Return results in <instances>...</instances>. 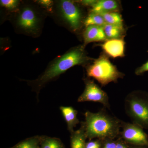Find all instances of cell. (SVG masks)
Wrapping results in <instances>:
<instances>
[{
	"instance_id": "7402d4cb",
	"label": "cell",
	"mask_w": 148,
	"mask_h": 148,
	"mask_svg": "<svg viewBox=\"0 0 148 148\" xmlns=\"http://www.w3.org/2000/svg\"><path fill=\"white\" fill-rule=\"evenodd\" d=\"M148 71V61L143 64L141 67L136 69L135 73L137 75H141L146 72Z\"/></svg>"
},
{
	"instance_id": "7a4b0ae2",
	"label": "cell",
	"mask_w": 148,
	"mask_h": 148,
	"mask_svg": "<svg viewBox=\"0 0 148 148\" xmlns=\"http://www.w3.org/2000/svg\"><path fill=\"white\" fill-rule=\"evenodd\" d=\"M125 112L132 123L148 129V93L134 91L125 100Z\"/></svg>"
},
{
	"instance_id": "ac0fdd59",
	"label": "cell",
	"mask_w": 148,
	"mask_h": 148,
	"mask_svg": "<svg viewBox=\"0 0 148 148\" xmlns=\"http://www.w3.org/2000/svg\"><path fill=\"white\" fill-rule=\"evenodd\" d=\"M41 138L35 137L27 139L18 143L14 148H40Z\"/></svg>"
},
{
	"instance_id": "d6986e66",
	"label": "cell",
	"mask_w": 148,
	"mask_h": 148,
	"mask_svg": "<svg viewBox=\"0 0 148 148\" xmlns=\"http://www.w3.org/2000/svg\"><path fill=\"white\" fill-rule=\"evenodd\" d=\"M18 1L15 0H1V5L5 7L12 9L16 7Z\"/></svg>"
},
{
	"instance_id": "4316f807",
	"label": "cell",
	"mask_w": 148,
	"mask_h": 148,
	"mask_svg": "<svg viewBox=\"0 0 148 148\" xmlns=\"http://www.w3.org/2000/svg\"><path fill=\"white\" fill-rule=\"evenodd\" d=\"M147 52H148V51H147Z\"/></svg>"
},
{
	"instance_id": "9a60e30c",
	"label": "cell",
	"mask_w": 148,
	"mask_h": 148,
	"mask_svg": "<svg viewBox=\"0 0 148 148\" xmlns=\"http://www.w3.org/2000/svg\"><path fill=\"white\" fill-rule=\"evenodd\" d=\"M100 14L103 16L107 24L123 28L122 18L121 15L118 12H108Z\"/></svg>"
},
{
	"instance_id": "44dd1931",
	"label": "cell",
	"mask_w": 148,
	"mask_h": 148,
	"mask_svg": "<svg viewBox=\"0 0 148 148\" xmlns=\"http://www.w3.org/2000/svg\"><path fill=\"white\" fill-rule=\"evenodd\" d=\"M103 148H116L117 141H114L112 139H107L103 140Z\"/></svg>"
},
{
	"instance_id": "277c9868",
	"label": "cell",
	"mask_w": 148,
	"mask_h": 148,
	"mask_svg": "<svg viewBox=\"0 0 148 148\" xmlns=\"http://www.w3.org/2000/svg\"><path fill=\"white\" fill-rule=\"evenodd\" d=\"M87 76L96 79L102 86L112 82H115L124 75L113 65L106 56L103 54L87 68Z\"/></svg>"
},
{
	"instance_id": "30bf717a",
	"label": "cell",
	"mask_w": 148,
	"mask_h": 148,
	"mask_svg": "<svg viewBox=\"0 0 148 148\" xmlns=\"http://www.w3.org/2000/svg\"><path fill=\"white\" fill-rule=\"evenodd\" d=\"M37 18L36 14L32 10L29 8L22 11L18 20V24L21 28L27 30L34 29L36 25Z\"/></svg>"
},
{
	"instance_id": "52a82bcc",
	"label": "cell",
	"mask_w": 148,
	"mask_h": 148,
	"mask_svg": "<svg viewBox=\"0 0 148 148\" xmlns=\"http://www.w3.org/2000/svg\"><path fill=\"white\" fill-rule=\"evenodd\" d=\"M64 18L75 31L79 29L81 19V13L79 9L73 2L63 1L60 4Z\"/></svg>"
},
{
	"instance_id": "cb8c5ba5",
	"label": "cell",
	"mask_w": 148,
	"mask_h": 148,
	"mask_svg": "<svg viewBox=\"0 0 148 148\" xmlns=\"http://www.w3.org/2000/svg\"><path fill=\"white\" fill-rule=\"evenodd\" d=\"M98 1H90V0H88V1H82L80 2L83 4L84 5L87 6H91L92 7Z\"/></svg>"
},
{
	"instance_id": "8fae6325",
	"label": "cell",
	"mask_w": 148,
	"mask_h": 148,
	"mask_svg": "<svg viewBox=\"0 0 148 148\" xmlns=\"http://www.w3.org/2000/svg\"><path fill=\"white\" fill-rule=\"evenodd\" d=\"M64 119L67 123L68 129L71 133L74 131V128L79 123L77 118L78 112L72 107L61 106L60 108Z\"/></svg>"
},
{
	"instance_id": "5bb4252c",
	"label": "cell",
	"mask_w": 148,
	"mask_h": 148,
	"mask_svg": "<svg viewBox=\"0 0 148 148\" xmlns=\"http://www.w3.org/2000/svg\"><path fill=\"white\" fill-rule=\"evenodd\" d=\"M103 27L108 40L121 39L124 30L123 28L108 24Z\"/></svg>"
},
{
	"instance_id": "e0dca14e",
	"label": "cell",
	"mask_w": 148,
	"mask_h": 148,
	"mask_svg": "<svg viewBox=\"0 0 148 148\" xmlns=\"http://www.w3.org/2000/svg\"><path fill=\"white\" fill-rule=\"evenodd\" d=\"M41 148H65L61 140L49 137L41 138Z\"/></svg>"
},
{
	"instance_id": "ffe728a7",
	"label": "cell",
	"mask_w": 148,
	"mask_h": 148,
	"mask_svg": "<svg viewBox=\"0 0 148 148\" xmlns=\"http://www.w3.org/2000/svg\"><path fill=\"white\" fill-rule=\"evenodd\" d=\"M103 140H99L90 141L86 143L85 148H101L103 144Z\"/></svg>"
},
{
	"instance_id": "ba28073f",
	"label": "cell",
	"mask_w": 148,
	"mask_h": 148,
	"mask_svg": "<svg viewBox=\"0 0 148 148\" xmlns=\"http://www.w3.org/2000/svg\"><path fill=\"white\" fill-rule=\"evenodd\" d=\"M125 42L122 39L107 40L100 44L107 54L113 58L124 56Z\"/></svg>"
},
{
	"instance_id": "2e32d148",
	"label": "cell",
	"mask_w": 148,
	"mask_h": 148,
	"mask_svg": "<svg viewBox=\"0 0 148 148\" xmlns=\"http://www.w3.org/2000/svg\"><path fill=\"white\" fill-rule=\"evenodd\" d=\"M84 25L86 27L97 26L103 27L107 24L103 16L99 14L91 13L85 20Z\"/></svg>"
},
{
	"instance_id": "4fadbf2b",
	"label": "cell",
	"mask_w": 148,
	"mask_h": 148,
	"mask_svg": "<svg viewBox=\"0 0 148 148\" xmlns=\"http://www.w3.org/2000/svg\"><path fill=\"white\" fill-rule=\"evenodd\" d=\"M86 139L84 124L82 122L79 129L71 133V148H85Z\"/></svg>"
},
{
	"instance_id": "603a6c76",
	"label": "cell",
	"mask_w": 148,
	"mask_h": 148,
	"mask_svg": "<svg viewBox=\"0 0 148 148\" xmlns=\"http://www.w3.org/2000/svg\"><path fill=\"white\" fill-rule=\"evenodd\" d=\"M126 143L123 140H122L121 138H119L118 140H117L116 148H130L126 145L125 144Z\"/></svg>"
},
{
	"instance_id": "6da1fadb",
	"label": "cell",
	"mask_w": 148,
	"mask_h": 148,
	"mask_svg": "<svg viewBox=\"0 0 148 148\" xmlns=\"http://www.w3.org/2000/svg\"><path fill=\"white\" fill-rule=\"evenodd\" d=\"M84 116L83 123L87 139L114 140L119 136L122 121L109 114L106 108L96 113L86 111Z\"/></svg>"
},
{
	"instance_id": "7c38bea8",
	"label": "cell",
	"mask_w": 148,
	"mask_h": 148,
	"mask_svg": "<svg viewBox=\"0 0 148 148\" xmlns=\"http://www.w3.org/2000/svg\"><path fill=\"white\" fill-rule=\"evenodd\" d=\"M119 5L116 1L113 0L98 1L92 7L91 13L99 14L116 12L118 10Z\"/></svg>"
},
{
	"instance_id": "3957f363",
	"label": "cell",
	"mask_w": 148,
	"mask_h": 148,
	"mask_svg": "<svg viewBox=\"0 0 148 148\" xmlns=\"http://www.w3.org/2000/svg\"><path fill=\"white\" fill-rule=\"evenodd\" d=\"M88 59L85 53L83 47L75 49L66 53L51 65L40 77L39 82L40 84L45 83L70 68L84 64Z\"/></svg>"
},
{
	"instance_id": "5b68a950",
	"label": "cell",
	"mask_w": 148,
	"mask_h": 148,
	"mask_svg": "<svg viewBox=\"0 0 148 148\" xmlns=\"http://www.w3.org/2000/svg\"><path fill=\"white\" fill-rule=\"evenodd\" d=\"M120 138L125 143L135 146L148 147V136L144 129L138 125L122 121Z\"/></svg>"
},
{
	"instance_id": "8992f818",
	"label": "cell",
	"mask_w": 148,
	"mask_h": 148,
	"mask_svg": "<svg viewBox=\"0 0 148 148\" xmlns=\"http://www.w3.org/2000/svg\"><path fill=\"white\" fill-rule=\"evenodd\" d=\"M85 88L83 92L79 97L78 102H93L101 103L104 108L110 110L109 97L105 91L91 80H86Z\"/></svg>"
},
{
	"instance_id": "d4e9b609",
	"label": "cell",
	"mask_w": 148,
	"mask_h": 148,
	"mask_svg": "<svg viewBox=\"0 0 148 148\" xmlns=\"http://www.w3.org/2000/svg\"><path fill=\"white\" fill-rule=\"evenodd\" d=\"M39 3L46 7L49 8L52 5V2L49 0H42L39 1Z\"/></svg>"
},
{
	"instance_id": "484cf974",
	"label": "cell",
	"mask_w": 148,
	"mask_h": 148,
	"mask_svg": "<svg viewBox=\"0 0 148 148\" xmlns=\"http://www.w3.org/2000/svg\"><path fill=\"white\" fill-rule=\"evenodd\" d=\"M130 148H148V146L132 145Z\"/></svg>"
},
{
	"instance_id": "9c48e42d",
	"label": "cell",
	"mask_w": 148,
	"mask_h": 148,
	"mask_svg": "<svg viewBox=\"0 0 148 148\" xmlns=\"http://www.w3.org/2000/svg\"><path fill=\"white\" fill-rule=\"evenodd\" d=\"M85 45L92 42L103 41L107 40L103 27L97 26L87 27L84 35Z\"/></svg>"
}]
</instances>
